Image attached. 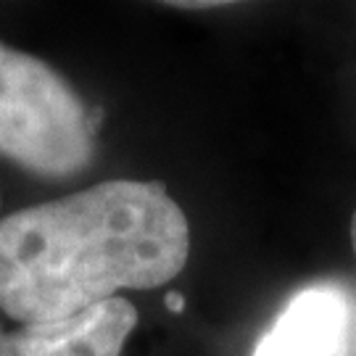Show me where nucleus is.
<instances>
[{
  "mask_svg": "<svg viewBox=\"0 0 356 356\" xmlns=\"http://www.w3.org/2000/svg\"><path fill=\"white\" fill-rule=\"evenodd\" d=\"M348 335V304L335 288L314 285L285 306L256 343L254 356H341Z\"/></svg>",
  "mask_w": 356,
  "mask_h": 356,
  "instance_id": "obj_4",
  "label": "nucleus"
},
{
  "mask_svg": "<svg viewBox=\"0 0 356 356\" xmlns=\"http://www.w3.org/2000/svg\"><path fill=\"white\" fill-rule=\"evenodd\" d=\"M351 245H354V256H356V211L351 216Z\"/></svg>",
  "mask_w": 356,
  "mask_h": 356,
  "instance_id": "obj_7",
  "label": "nucleus"
},
{
  "mask_svg": "<svg viewBox=\"0 0 356 356\" xmlns=\"http://www.w3.org/2000/svg\"><path fill=\"white\" fill-rule=\"evenodd\" d=\"M175 8H216V6H225L222 0H175L169 3Z\"/></svg>",
  "mask_w": 356,
  "mask_h": 356,
  "instance_id": "obj_5",
  "label": "nucleus"
},
{
  "mask_svg": "<svg viewBox=\"0 0 356 356\" xmlns=\"http://www.w3.org/2000/svg\"><path fill=\"white\" fill-rule=\"evenodd\" d=\"M191 225L153 179H108L0 219V309L22 325L58 322L177 277Z\"/></svg>",
  "mask_w": 356,
  "mask_h": 356,
  "instance_id": "obj_1",
  "label": "nucleus"
},
{
  "mask_svg": "<svg viewBox=\"0 0 356 356\" xmlns=\"http://www.w3.org/2000/svg\"><path fill=\"white\" fill-rule=\"evenodd\" d=\"M166 309L172 312V314H182L185 312V298H182V293H166Z\"/></svg>",
  "mask_w": 356,
  "mask_h": 356,
  "instance_id": "obj_6",
  "label": "nucleus"
},
{
  "mask_svg": "<svg viewBox=\"0 0 356 356\" xmlns=\"http://www.w3.org/2000/svg\"><path fill=\"white\" fill-rule=\"evenodd\" d=\"M135 325V306L116 296L69 319L0 330V356H122Z\"/></svg>",
  "mask_w": 356,
  "mask_h": 356,
  "instance_id": "obj_3",
  "label": "nucleus"
},
{
  "mask_svg": "<svg viewBox=\"0 0 356 356\" xmlns=\"http://www.w3.org/2000/svg\"><path fill=\"white\" fill-rule=\"evenodd\" d=\"M0 206H3V201H0Z\"/></svg>",
  "mask_w": 356,
  "mask_h": 356,
  "instance_id": "obj_8",
  "label": "nucleus"
},
{
  "mask_svg": "<svg viewBox=\"0 0 356 356\" xmlns=\"http://www.w3.org/2000/svg\"><path fill=\"white\" fill-rule=\"evenodd\" d=\"M101 108L38 56L0 42V156L38 177L82 175L95 156Z\"/></svg>",
  "mask_w": 356,
  "mask_h": 356,
  "instance_id": "obj_2",
  "label": "nucleus"
}]
</instances>
